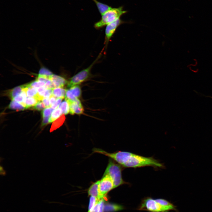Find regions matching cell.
<instances>
[{
    "label": "cell",
    "instance_id": "23",
    "mask_svg": "<svg viewBox=\"0 0 212 212\" xmlns=\"http://www.w3.org/2000/svg\"><path fill=\"white\" fill-rule=\"evenodd\" d=\"M26 85L27 87L26 91L27 96L29 97H35L37 94V88L32 87L29 86L28 84Z\"/></svg>",
    "mask_w": 212,
    "mask_h": 212
},
{
    "label": "cell",
    "instance_id": "24",
    "mask_svg": "<svg viewBox=\"0 0 212 212\" xmlns=\"http://www.w3.org/2000/svg\"><path fill=\"white\" fill-rule=\"evenodd\" d=\"M100 200L94 196H90V198L88 212L92 211Z\"/></svg>",
    "mask_w": 212,
    "mask_h": 212
},
{
    "label": "cell",
    "instance_id": "13",
    "mask_svg": "<svg viewBox=\"0 0 212 212\" xmlns=\"http://www.w3.org/2000/svg\"><path fill=\"white\" fill-rule=\"evenodd\" d=\"M65 119L64 115L62 114L59 118L55 120L52 123L50 129V132H52L61 126L64 123Z\"/></svg>",
    "mask_w": 212,
    "mask_h": 212
},
{
    "label": "cell",
    "instance_id": "34",
    "mask_svg": "<svg viewBox=\"0 0 212 212\" xmlns=\"http://www.w3.org/2000/svg\"><path fill=\"white\" fill-rule=\"evenodd\" d=\"M99 207V201L96 205L92 210L90 212H98Z\"/></svg>",
    "mask_w": 212,
    "mask_h": 212
},
{
    "label": "cell",
    "instance_id": "27",
    "mask_svg": "<svg viewBox=\"0 0 212 212\" xmlns=\"http://www.w3.org/2000/svg\"><path fill=\"white\" fill-rule=\"evenodd\" d=\"M45 107L42 101H40L34 106L33 109L38 111H40L43 110Z\"/></svg>",
    "mask_w": 212,
    "mask_h": 212
},
{
    "label": "cell",
    "instance_id": "29",
    "mask_svg": "<svg viewBox=\"0 0 212 212\" xmlns=\"http://www.w3.org/2000/svg\"><path fill=\"white\" fill-rule=\"evenodd\" d=\"M106 198H102L99 201V207L98 212H104V201Z\"/></svg>",
    "mask_w": 212,
    "mask_h": 212
},
{
    "label": "cell",
    "instance_id": "10",
    "mask_svg": "<svg viewBox=\"0 0 212 212\" xmlns=\"http://www.w3.org/2000/svg\"><path fill=\"white\" fill-rule=\"evenodd\" d=\"M125 209L122 205L116 203H107L104 205V212H115Z\"/></svg>",
    "mask_w": 212,
    "mask_h": 212
},
{
    "label": "cell",
    "instance_id": "32",
    "mask_svg": "<svg viewBox=\"0 0 212 212\" xmlns=\"http://www.w3.org/2000/svg\"><path fill=\"white\" fill-rule=\"evenodd\" d=\"M42 101L46 107H51L49 99L44 98L42 100Z\"/></svg>",
    "mask_w": 212,
    "mask_h": 212
},
{
    "label": "cell",
    "instance_id": "21",
    "mask_svg": "<svg viewBox=\"0 0 212 212\" xmlns=\"http://www.w3.org/2000/svg\"><path fill=\"white\" fill-rule=\"evenodd\" d=\"M69 89L76 97L79 99L81 97L82 90L79 85L74 86L69 88Z\"/></svg>",
    "mask_w": 212,
    "mask_h": 212
},
{
    "label": "cell",
    "instance_id": "9",
    "mask_svg": "<svg viewBox=\"0 0 212 212\" xmlns=\"http://www.w3.org/2000/svg\"><path fill=\"white\" fill-rule=\"evenodd\" d=\"M49 79L51 80L55 88L63 87L67 84L68 81L64 77L57 75L53 74Z\"/></svg>",
    "mask_w": 212,
    "mask_h": 212
},
{
    "label": "cell",
    "instance_id": "30",
    "mask_svg": "<svg viewBox=\"0 0 212 212\" xmlns=\"http://www.w3.org/2000/svg\"><path fill=\"white\" fill-rule=\"evenodd\" d=\"M62 99H63L62 98H57L56 102L51 106V107L53 110L57 108L60 104Z\"/></svg>",
    "mask_w": 212,
    "mask_h": 212
},
{
    "label": "cell",
    "instance_id": "22",
    "mask_svg": "<svg viewBox=\"0 0 212 212\" xmlns=\"http://www.w3.org/2000/svg\"><path fill=\"white\" fill-rule=\"evenodd\" d=\"M53 74L47 69L42 67L40 69L38 76L44 77L49 78Z\"/></svg>",
    "mask_w": 212,
    "mask_h": 212
},
{
    "label": "cell",
    "instance_id": "7",
    "mask_svg": "<svg viewBox=\"0 0 212 212\" xmlns=\"http://www.w3.org/2000/svg\"><path fill=\"white\" fill-rule=\"evenodd\" d=\"M123 22L119 18L106 26L105 31V43L106 46L107 45L108 43L117 27Z\"/></svg>",
    "mask_w": 212,
    "mask_h": 212
},
{
    "label": "cell",
    "instance_id": "33",
    "mask_svg": "<svg viewBox=\"0 0 212 212\" xmlns=\"http://www.w3.org/2000/svg\"><path fill=\"white\" fill-rule=\"evenodd\" d=\"M57 99L53 95H52L49 98V100L51 107L56 102Z\"/></svg>",
    "mask_w": 212,
    "mask_h": 212
},
{
    "label": "cell",
    "instance_id": "12",
    "mask_svg": "<svg viewBox=\"0 0 212 212\" xmlns=\"http://www.w3.org/2000/svg\"><path fill=\"white\" fill-rule=\"evenodd\" d=\"M95 4L100 14L102 15L112 7L109 6L98 1L97 0H92Z\"/></svg>",
    "mask_w": 212,
    "mask_h": 212
},
{
    "label": "cell",
    "instance_id": "18",
    "mask_svg": "<svg viewBox=\"0 0 212 212\" xmlns=\"http://www.w3.org/2000/svg\"><path fill=\"white\" fill-rule=\"evenodd\" d=\"M63 114L62 111L58 107L53 110L50 116L49 122H52L59 118Z\"/></svg>",
    "mask_w": 212,
    "mask_h": 212
},
{
    "label": "cell",
    "instance_id": "14",
    "mask_svg": "<svg viewBox=\"0 0 212 212\" xmlns=\"http://www.w3.org/2000/svg\"><path fill=\"white\" fill-rule=\"evenodd\" d=\"M155 201L163 206L166 208L168 211L176 210L175 206L168 201L162 198L155 199Z\"/></svg>",
    "mask_w": 212,
    "mask_h": 212
},
{
    "label": "cell",
    "instance_id": "6",
    "mask_svg": "<svg viewBox=\"0 0 212 212\" xmlns=\"http://www.w3.org/2000/svg\"><path fill=\"white\" fill-rule=\"evenodd\" d=\"M113 189L114 185L111 178L108 175L103 174L99 184L100 199L106 198L107 193Z\"/></svg>",
    "mask_w": 212,
    "mask_h": 212
},
{
    "label": "cell",
    "instance_id": "16",
    "mask_svg": "<svg viewBox=\"0 0 212 212\" xmlns=\"http://www.w3.org/2000/svg\"><path fill=\"white\" fill-rule=\"evenodd\" d=\"M66 90L63 87L55 88L53 90L52 95L57 98L63 99L65 97Z\"/></svg>",
    "mask_w": 212,
    "mask_h": 212
},
{
    "label": "cell",
    "instance_id": "8",
    "mask_svg": "<svg viewBox=\"0 0 212 212\" xmlns=\"http://www.w3.org/2000/svg\"><path fill=\"white\" fill-rule=\"evenodd\" d=\"M69 104V113L71 115L82 114L84 109L80 100L78 99L76 101L72 102Z\"/></svg>",
    "mask_w": 212,
    "mask_h": 212
},
{
    "label": "cell",
    "instance_id": "19",
    "mask_svg": "<svg viewBox=\"0 0 212 212\" xmlns=\"http://www.w3.org/2000/svg\"><path fill=\"white\" fill-rule=\"evenodd\" d=\"M8 107L10 109L17 111L22 110L26 109L21 103L13 100L10 102Z\"/></svg>",
    "mask_w": 212,
    "mask_h": 212
},
{
    "label": "cell",
    "instance_id": "17",
    "mask_svg": "<svg viewBox=\"0 0 212 212\" xmlns=\"http://www.w3.org/2000/svg\"><path fill=\"white\" fill-rule=\"evenodd\" d=\"M39 101L35 98L27 97L23 106L26 109L34 106Z\"/></svg>",
    "mask_w": 212,
    "mask_h": 212
},
{
    "label": "cell",
    "instance_id": "1",
    "mask_svg": "<svg viewBox=\"0 0 212 212\" xmlns=\"http://www.w3.org/2000/svg\"><path fill=\"white\" fill-rule=\"evenodd\" d=\"M93 153L104 155L112 159L119 165L125 168H137L146 166L163 168V165L152 157H147L130 152L119 151L109 153L102 149L94 148Z\"/></svg>",
    "mask_w": 212,
    "mask_h": 212
},
{
    "label": "cell",
    "instance_id": "25",
    "mask_svg": "<svg viewBox=\"0 0 212 212\" xmlns=\"http://www.w3.org/2000/svg\"><path fill=\"white\" fill-rule=\"evenodd\" d=\"M45 82L35 80L30 83H28V85L32 87L38 88L44 86Z\"/></svg>",
    "mask_w": 212,
    "mask_h": 212
},
{
    "label": "cell",
    "instance_id": "2",
    "mask_svg": "<svg viewBox=\"0 0 212 212\" xmlns=\"http://www.w3.org/2000/svg\"><path fill=\"white\" fill-rule=\"evenodd\" d=\"M123 10V6L117 8H112L102 15L100 20L95 23L94 26L99 29L120 18L122 15L127 12Z\"/></svg>",
    "mask_w": 212,
    "mask_h": 212
},
{
    "label": "cell",
    "instance_id": "15",
    "mask_svg": "<svg viewBox=\"0 0 212 212\" xmlns=\"http://www.w3.org/2000/svg\"><path fill=\"white\" fill-rule=\"evenodd\" d=\"M24 87V85L16 87L8 92V95L12 100L16 96L19 95Z\"/></svg>",
    "mask_w": 212,
    "mask_h": 212
},
{
    "label": "cell",
    "instance_id": "11",
    "mask_svg": "<svg viewBox=\"0 0 212 212\" xmlns=\"http://www.w3.org/2000/svg\"><path fill=\"white\" fill-rule=\"evenodd\" d=\"M99 182L100 180L93 183L89 188L87 193L88 195L94 196L100 200L101 199L100 198L99 191Z\"/></svg>",
    "mask_w": 212,
    "mask_h": 212
},
{
    "label": "cell",
    "instance_id": "31",
    "mask_svg": "<svg viewBox=\"0 0 212 212\" xmlns=\"http://www.w3.org/2000/svg\"><path fill=\"white\" fill-rule=\"evenodd\" d=\"M50 117H43L42 122L41 124L42 127L47 124L49 123V119Z\"/></svg>",
    "mask_w": 212,
    "mask_h": 212
},
{
    "label": "cell",
    "instance_id": "3",
    "mask_svg": "<svg viewBox=\"0 0 212 212\" xmlns=\"http://www.w3.org/2000/svg\"><path fill=\"white\" fill-rule=\"evenodd\" d=\"M104 175H108L111 178L114 185V189L126 183L122 176V168L120 165L110 159Z\"/></svg>",
    "mask_w": 212,
    "mask_h": 212
},
{
    "label": "cell",
    "instance_id": "20",
    "mask_svg": "<svg viewBox=\"0 0 212 212\" xmlns=\"http://www.w3.org/2000/svg\"><path fill=\"white\" fill-rule=\"evenodd\" d=\"M58 107L62 110L63 114L66 115L69 113V104L66 100L61 102Z\"/></svg>",
    "mask_w": 212,
    "mask_h": 212
},
{
    "label": "cell",
    "instance_id": "35",
    "mask_svg": "<svg viewBox=\"0 0 212 212\" xmlns=\"http://www.w3.org/2000/svg\"><path fill=\"white\" fill-rule=\"evenodd\" d=\"M0 174L2 176H5L6 175V171L4 169L3 167L1 165L0 166Z\"/></svg>",
    "mask_w": 212,
    "mask_h": 212
},
{
    "label": "cell",
    "instance_id": "4",
    "mask_svg": "<svg viewBox=\"0 0 212 212\" xmlns=\"http://www.w3.org/2000/svg\"><path fill=\"white\" fill-rule=\"evenodd\" d=\"M100 57L99 55L93 62L88 67L82 69L73 76L68 81L67 87L69 88L76 85H79L87 80L91 75V70L94 64Z\"/></svg>",
    "mask_w": 212,
    "mask_h": 212
},
{
    "label": "cell",
    "instance_id": "36",
    "mask_svg": "<svg viewBox=\"0 0 212 212\" xmlns=\"http://www.w3.org/2000/svg\"><path fill=\"white\" fill-rule=\"evenodd\" d=\"M209 97H210L212 98V97H211V96H209Z\"/></svg>",
    "mask_w": 212,
    "mask_h": 212
},
{
    "label": "cell",
    "instance_id": "26",
    "mask_svg": "<svg viewBox=\"0 0 212 212\" xmlns=\"http://www.w3.org/2000/svg\"><path fill=\"white\" fill-rule=\"evenodd\" d=\"M53 110V109L51 107H48L44 109L42 112L43 117H50Z\"/></svg>",
    "mask_w": 212,
    "mask_h": 212
},
{
    "label": "cell",
    "instance_id": "5",
    "mask_svg": "<svg viewBox=\"0 0 212 212\" xmlns=\"http://www.w3.org/2000/svg\"><path fill=\"white\" fill-rule=\"evenodd\" d=\"M138 209L149 212H167L168 211L166 208L157 202L155 199L149 197H146L142 201Z\"/></svg>",
    "mask_w": 212,
    "mask_h": 212
},
{
    "label": "cell",
    "instance_id": "28",
    "mask_svg": "<svg viewBox=\"0 0 212 212\" xmlns=\"http://www.w3.org/2000/svg\"><path fill=\"white\" fill-rule=\"evenodd\" d=\"M52 89H46L45 90L44 94V98H47L49 99L50 97L52 95Z\"/></svg>",
    "mask_w": 212,
    "mask_h": 212
}]
</instances>
